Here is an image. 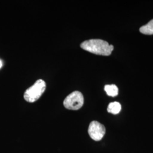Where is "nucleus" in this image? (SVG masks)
Returning <instances> with one entry per match:
<instances>
[{
  "label": "nucleus",
  "mask_w": 153,
  "mask_h": 153,
  "mask_svg": "<svg viewBox=\"0 0 153 153\" xmlns=\"http://www.w3.org/2000/svg\"><path fill=\"white\" fill-rule=\"evenodd\" d=\"M81 47L95 55L109 56L114 50V46L101 39H90L82 42Z\"/></svg>",
  "instance_id": "f257e3e1"
},
{
  "label": "nucleus",
  "mask_w": 153,
  "mask_h": 153,
  "mask_svg": "<svg viewBox=\"0 0 153 153\" xmlns=\"http://www.w3.org/2000/svg\"><path fill=\"white\" fill-rule=\"evenodd\" d=\"M46 88V83L42 79H38L24 94V99L26 101L33 103L38 100L43 95Z\"/></svg>",
  "instance_id": "f03ea898"
},
{
  "label": "nucleus",
  "mask_w": 153,
  "mask_h": 153,
  "mask_svg": "<svg viewBox=\"0 0 153 153\" xmlns=\"http://www.w3.org/2000/svg\"><path fill=\"white\" fill-rule=\"evenodd\" d=\"M84 103V98L82 93L78 91L71 93L64 101L66 108L71 110L80 109Z\"/></svg>",
  "instance_id": "7ed1b4c3"
},
{
  "label": "nucleus",
  "mask_w": 153,
  "mask_h": 153,
  "mask_svg": "<svg viewBox=\"0 0 153 153\" xmlns=\"http://www.w3.org/2000/svg\"><path fill=\"white\" fill-rule=\"evenodd\" d=\"M88 133L93 140L99 141L104 137L105 133V128L104 126L97 121H93L90 124Z\"/></svg>",
  "instance_id": "20e7f679"
},
{
  "label": "nucleus",
  "mask_w": 153,
  "mask_h": 153,
  "mask_svg": "<svg viewBox=\"0 0 153 153\" xmlns=\"http://www.w3.org/2000/svg\"><path fill=\"white\" fill-rule=\"evenodd\" d=\"M121 109V105L120 103L117 102L110 103L107 107L108 112L114 115L118 114L120 112Z\"/></svg>",
  "instance_id": "39448f33"
},
{
  "label": "nucleus",
  "mask_w": 153,
  "mask_h": 153,
  "mask_svg": "<svg viewBox=\"0 0 153 153\" xmlns=\"http://www.w3.org/2000/svg\"><path fill=\"white\" fill-rule=\"evenodd\" d=\"M104 90L107 94L112 97H115L118 95L119 89L115 85H107L104 86Z\"/></svg>",
  "instance_id": "423d86ee"
},
{
  "label": "nucleus",
  "mask_w": 153,
  "mask_h": 153,
  "mask_svg": "<svg viewBox=\"0 0 153 153\" xmlns=\"http://www.w3.org/2000/svg\"><path fill=\"white\" fill-rule=\"evenodd\" d=\"M141 33L148 35H153V19L140 28Z\"/></svg>",
  "instance_id": "0eeeda50"
},
{
  "label": "nucleus",
  "mask_w": 153,
  "mask_h": 153,
  "mask_svg": "<svg viewBox=\"0 0 153 153\" xmlns=\"http://www.w3.org/2000/svg\"><path fill=\"white\" fill-rule=\"evenodd\" d=\"M2 66V61L0 60V69L1 68V67Z\"/></svg>",
  "instance_id": "6e6552de"
}]
</instances>
